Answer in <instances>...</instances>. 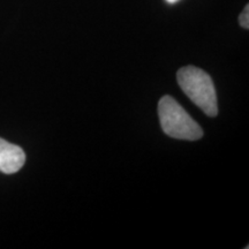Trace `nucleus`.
Segmentation results:
<instances>
[{
    "label": "nucleus",
    "instance_id": "nucleus-5",
    "mask_svg": "<svg viewBox=\"0 0 249 249\" xmlns=\"http://www.w3.org/2000/svg\"><path fill=\"white\" fill-rule=\"evenodd\" d=\"M167 2H170V4H174V2H177V1H179V0H166Z\"/></svg>",
    "mask_w": 249,
    "mask_h": 249
},
{
    "label": "nucleus",
    "instance_id": "nucleus-2",
    "mask_svg": "<svg viewBox=\"0 0 249 249\" xmlns=\"http://www.w3.org/2000/svg\"><path fill=\"white\" fill-rule=\"evenodd\" d=\"M161 129L166 135L179 140L196 141L203 136L200 124L192 119L181 105L171 96H164L158 103Z\"/></svg>",
    "mask_w": 249,
    "mask_h": 249
},
{
    "label": "nucleus",
    "instance_id": "nucleus-1",
    "mask_svg": "<svg viewBox=\"0 0 249 249\" xmlns=\"http://www.w3.org/2000/svg\"><path fill=\"white\" fill-rule=\"evenodd\" d=\"M177 80L187 97L198 107L207 116L218 114L217 93L210 75L195 66H186L179 70Z\"/></svg>",
    "mask_w": 249,
    "mask_h": 249
},
{
    "label": "nucleus",
    "instance_id": "nucleus-3",
    "mask_svg": "<svg viewBox=\"0 0 249 249\" xmlns=\"http://www.w3.org/2000/svg\"><path fill=\"white\" fill-rule=\"evenodd\" d=\"M26 163L23 149L13 143L0 139V172L5 174L17 173Z\"/></svg>",
    "mask_w": 249,
    "mask_h": 249
},
{
    "label": "nucleus",
    "instance_id": "nucleus-4",
    "mask_svg": "<svg viewBox=\"0 0 249 249\" xmlns=\"http://www.w3.org/2000/svg\"><path fill=\"white\" fill-rule=\"evenodd\" d=\"M239 22H240L241 27L245 28V29H248L249 28V6L246 5V7L242 13L239 17Z\"/></svg>",
    "mask_w": 249,
    "mask_h": 249
}]
</instances>
